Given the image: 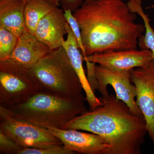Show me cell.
<instances>
[{"label":"cell","instance_id":"cell-1","mask_svg":"<svg viewBox=\"0 0 154 154\" xmlns=\"http://www.w3.org/2000/svg\"><path fill=\"white\" fill-rule=\"evenodd\" d=\"M87 56L108 50L137 48L144 25L122 0L85 1L73 12Z\"/></svg>","mask_w":154,"mask_h":154},{"label":"cell","instance_id":"cell-2","mask_svg":"<svg viewBox=\"0 0 154 154\" xmlns=\"http://www.w3.org/2000/svg\"><path fill=\"white\" fill-rule=\"evenodd\" d=\"M99 99L102 105L60 128L85 131L100 136L110 146L104 154H140L148 133L144 117L135 114L113 94Z\"/></svg>","mask_w":154,"mask_h":154},{"label":"cell","instance_id":"cell-3","mask_svg":"<svg viewBox=\"0 0 154 154\" xmlns=\"http://www.w3.org/2000/svg\"><path fill=\"white\" fill-rule=\"evenodd\" d=\"M82 94L66 97L39 91L25 102L5 108L14 118L48 128H60L64 125L88 111Z\"/></svg>","mask_w":154,"mask_h":154},{"label":"cell","instance_id":"cell-4","mask_svg":"<svg viewBox=\"0 0 154 154\" xmlns=\"http://www.w3.org/2000/svg\"><path fill=\"white\" fill-rule=\"evenodd\" d=\"M28 71L38 83L40 91L66 97L79 96L83 91L62 46L51 51Z\"/></svg>","mask_w":154,"mask_h":154},{"label":"cell","instance_id":"cell-5","mask_svg":"<svg viewBox=\"0 0 154 154\" xmlns=\"http://www.w3.org/2000/svg\"><path fill=\"white\" fill-rule=\"evenodd\" d=\"M0 130L23 148L45 149L63 146L49 129L14 118L0 107Z\"/></svg>","mask_w":154,"mask_h":154},{"label":"cell","instance_id":"cell-6","mask_svg":"<svg viewBox=\"0 0 154 154\" xmlns=\"http://www.w3.org/2000/svg\"><path fill=\"white\" fill-rule=\"evenodd\" d=\"M39 91L28 71L0 69V106L8 108L20 104Z\"/></svg>","mask_w":154,"mask_h":154},{"label":"cell","instance_id":"cell-7","mask_svg":"<svg viewBox=\"0 0 154 154\" xmlns=\"http://www.w3.org/2000/svg\"><path fill=\"white\" fill-rule=\"evenodd\" d=\"M95 72L98 90L102 96L109 95L107 86H112L117 99L125 102L135 114L143 117L136 101V90L131 82V71H117L96 65Z\"/></svg>","mask_w":154,"mask_h":154},{"label":"cell","instance_id":"cell-8","mask_svg":"<svg viewBox=\"0 0 154 154\" xmlns=\"http://www.w3.org/2000/svg\"><path fill=\"white\" fill-rule=\"evenodd\" d=\"M51 51L30 34L26 28L19 37L17 46L11 55L0 62V69L30 70Z\"/></svg>","mask_w":154,"mask_h":154},{"label":"cell","instance_id":"cell-9","mask_svg":"<svg viewBox=\"0 0 154 154\" xmlns=\"http://www.w3.org/2000/svg\"><path fill=\"white\" fill-rule=\"evenodd\" d=\"M131 82L136 90V101L143 113L149 136L154 146V60L133 69Z\"/></svg>","mask_w":154,"mask_h":154},{"label":"cell","instance_id":"cell-10","mask_svg":"<svg viewBox=\"0 0 154 154\" xmlns=\"http://www.w3.org/2000/svg\"><path fill=\"white\" fill-rule=\"evenodd\" d=\"M137 48L108 50L87 56L84 61L98 64L117 71H131L133 69L145 66L152 60L149 50Z\"/></svg>","mask_w":154,"mask_h":154},{"label":"cell","instance_id":"cell-11","mask_svg":"<svg viewBox=\"0 0 154 154\" xmlns=\"http://www.w3.org/2000/svg\"><path fill=\"white\" fill-rule=\"evenodd\" d=\"M47 128L61 141L66 148L75 154H104L110 148L106 140L95 134L82 132L76 129Z\"/></svg>","mask_w":154,"mask_h":154},{"label":"cell","instance_id":"cell-12","mask_svg":"<svg viewBox=\"0 0 154 154\" xmlns=\"http://www.w3.org/2000/svg\"><path fill=\"white\" fill-rule=\"evenodd\" d=\"M68 24L63 9L57 7L39 21L34 36L51 50L57 49L62 46L67 34Z\"/></svg>","mask_w":154,"mask_h":154},{"label":"cell","instance_id":"cell-13","mask_svg":"<svg viewBox=\"0 0 154 154\" xmlns=\"http://www.w3.org/2000/svg\"><path fill=\"white\" fill-rule=\"evenodd\" d=\"M68 33L66 40H64L62 47L65 50L71 63L82 84L83 91L86 95L85 100L89 105L90 110H94L102 105L99 98L96 97L95 92L92 90L83 67V55L77 44L75 37L71 28L68 24Z\"/></svg>","mask_w":154,"mask_h":154},{"label":"cell","instance_id":"cell-14","mask_svg":"<svg viewBox=\"0 0 154 154\" xmlns=\"http://www.w3.org/2000/svg\"><path fill=\"white\" fill-rule=\"evenodd\" d=\"M25 1H0V25L19 37L26 29L24 18Z\"/></svg>","mask_w":154,"mask_h":154},{"label":"cell","instance_id":"cell-15","mask_svg":"<svg viewBox=\"0 0 154 154\" xmlns=\"http://www.w3.org/2000/svg\"><path fill=\"white\" fill-rule=\"evenodd\" d=\"M57 7L46 0H26L24 18L25 26L28 32L34 36L39 21Z\"/></svg>","mask_w":154,"mask_h":154},{"label":"cell","instance_id":"cell-16","mask_svg":"<svg viewBox=\"0 0 154 154\" xmlns=\"http://www.w3.org/2000/svg\"><path fill=\"white\" fill-rule=\"evenodd\" d=\"M127 5L131 11L139 15L143 21L145 33L144 35H142L138 38V45L140 49L151 51L153 60H154V30L150 24V20L148 15L144 12L141 5L129 2H128Z\"/></svg>","mask_w":154,"mask_h":154},{"label":"cell","instance_id":"cell-17","mask_svg":"<svg viewBox=\"0 0 154 154\" xmlns=\"http://www.w3.org/2000/svg\"><path fill=\"white\" fill-rule=\"evenodd\" d=\"M19 37L0 25V62L11 55L17 46Z\"/></svg>","mask_w":154,"mask_h":154},{"label":"cell","instance_id":"cell-18","mask_svg":"<svg viewBox=\"0 0 154 154\" xmlns=\"http://www.w3.org/2000/svg\"><path fill=\"white\" fill-rule=\"evenodd\" d=\"M65 16L69 25L71 28L72 31L75 37L77 44L83 55V60L85 59L87 56L86 55L85 51L83 44L82 39V33L80 29L79 25L77 22L72 12L70 10H65ZM84 61V60H83Z\"/></svg>","mask_w":154,"mask_h":154},{"label":"cell","instance_id":"cell-19","mask_svg":"<svg viewBox=\"0 0 154 154\" xmlns=\"http://www.w3.org/2000/svg\"><path fill=\"white\" fill-rule=\"evenodd\" d=\"M23 148L18 145L5 133L0 130V153L19 154L20 151Z\"/></svg>","mask_w":154,"mask_h":154},{"label":"cell","instance_id":"cell-20","mask_svg":"<svg viewBox=\"0 0 154 154\" xmlns=\"http://www.w3.org/2000/svg\"><path fill=\"white\" fill-rule=\"evenodd\" d=\"M74 153L69 150L63 145L45 149L24 148L19 154H73Z\"/></svg>","mask_w":154,"mask_h":154},{"label":"cell","instance_id":"cell-21","mask_svg":"<svg viewBox=\"0 0 154 154\" xmlns=\"http://www.w3.org/2000/svg\"><path fill=\"white\" fill-rule=\"evenodd\" d=\"M61 5L63 11L70 10L72 12L76 11L82 5L83 0H57Z\"/></svg>","mask_w":154,"mask_h":154},{"label":"cell","instance_id":"cell-22","mask_svg":"<svg viewBox=\"0 0 154 154\" xmlns=\"http://www.w3.org/2000/svg\"><path fill=\"white\" fill-rule=\"evenodd\" d=\"M128 1H129L128 2L134 3V4L141 5L142 0H128Z\"/></svg>","mask_w":154,"mask_h":154},{"label":"cell","instance_id":"cell-23","mask_svg":"<svg viewBox=\"0 0 154 154\" xmlns=\"http://www.w3.org/2000/svg\"><path fill=\"white\" fill-rule=\"evenodd\" d=\"M46 1L53 3L54 5H56L57 6H58V7L60 5L58 1L57 0H46Z\"/></svg>","mask_w":154,"mask_h":154},{"label":"cell","instance_id":"cell-24","mask_svg":"<svg viewBox=\"0 0 154 154\" xmlns=\"http://www.w3.org/2000/svg\"><path fill=\"white\" fill-rule=\"evenodd\" d=\"M150 8H154V5H153L151 6Z\"/></svg>","mask_w":154,"mask_h":154},{"label":"cell","instance_id":"cell-25","mask_svg":"<svg viewBox=\"0 0 154 154\" xmlns=\"http://www.w3.org/2000/svg\"><path fill=\"white\" fill-rule=\"evenodd\" d=\"M10 1V0H0V1Z\"/></svg>","mask_w":154,"mask_h":154},{"label":"cell","instance_id":"cell-26","mask_svg":"<svg viewBox=\"0 0 154 154\" xmlns=\"http://www.w3.org/2000/svg\"><path fill=\"white\" fill-rule=\"evenodd\" d=\"M90 1V0H85V1H86V2H88V1Z\"/></svg>","mask_w":154,"mask_h":154}]
</instances>
